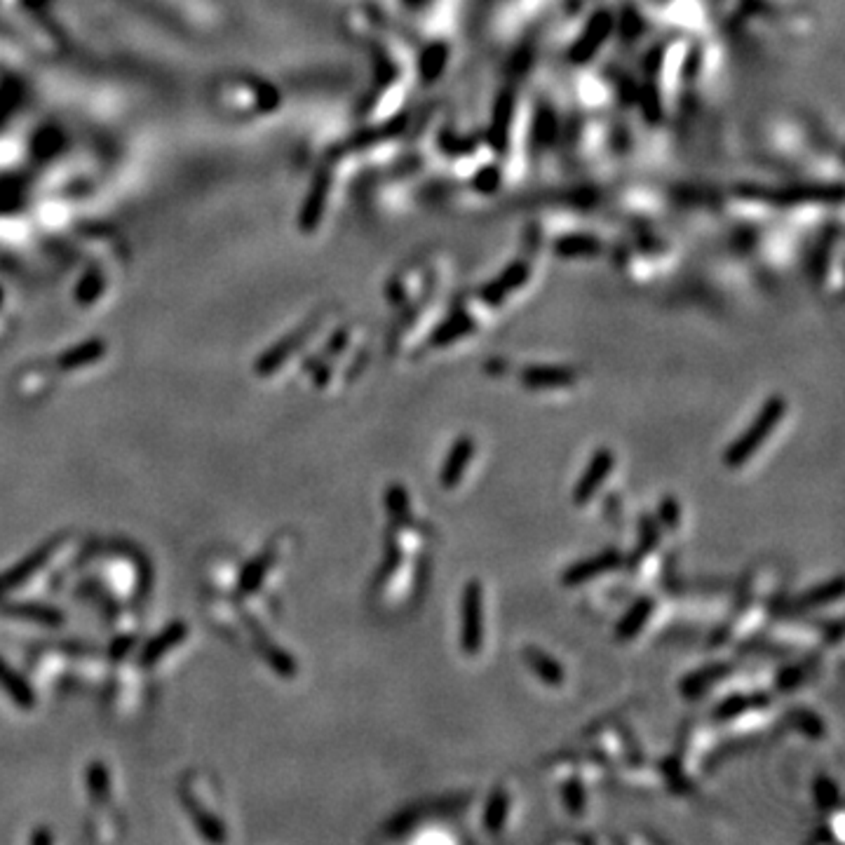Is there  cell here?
Here are the masks:
<instances>
[{"label":"cell","mask_w":845,"mask_h":845,"mask_svg":"<svg viewBox=\"0 0 845 845\" xmlns=\"http://www.w3.org/2000/svg\"><path fill=\"white\" fill-rule=\"evenodd\" d=\"M73 566L78 588L109 610L110 622H125L130 631L137 618V604H141L151 585L146 557L130 543L106 540L80 549Z\"/></svg>","instance_id":"obj_1"},{"label":"cell","mask_w":845,"mask_h":845,"mask_svg":"<svg viewBox=\"0 0 845 845\" xmlns=\"http://www.w3.org/2000/svg\"><path fill=\"white\" fill-rule=\"evenodd\" d=\"M80 549V536L61 533L19 561L15 569L0 573V606L12 613L45 606V597H50L57 585L68 576V569L76 564Z\"/></svg>","instance_id":"obj_2"},{"label":"cell","mask_w":845,"mask_h":845,"mask_svg":"<svg viewBox=\"0 0 845 845\" xmlns=\"http://www.w3.org/2000/svg\"><path fill=\"white\" fill-rule=\"evenodd\" d=\"M179 801L200 839L209 843H225L231 839L225 798L214 775L204 770H188L179 785Z\"/></svg>","instance_id":"obj_3"},{"label":"cell","mask_w":845,"mask_h":845,"mask_svg":"<svg viewBox=\"0 0 845 845\" xmlns=\"http://www.w3.org/2000/svg\"><path fill=\"white\" fill-rule=\"evenodd\" d=\"M31 674L45 683H92L106 674V655L80 643H45L31 653Z\"/></svg>","instance_id":"obj_4"},{"label":"cell","mask_w":845,"mask_h":845,"mask_svg":"<svg viewBox=\"0 0 845 845\" xmlns=\"http://www.w3.org/2000/svg\"><path fill=\"white\" fill-rule=\"evenodd\" d=\"M88 789V836L97 843H116L125 836V819L118 806L116 775L104 761H92L85 773Z\"/></svg>","instance_id":"obj_5"},{"label":"cell","mask_w":845,"mask_h":845,"mask_svg":"<svg viewBox=\"0 0 845 845\" xmlns=\"http://www.w3.org/2000/svg\"><path fill=\"white\" fill-rule=\"evenodd\" d=\"M191 625H186V622H172V625L160 630L143 646L134 648V660H137L143 679L153 681L165 674V672H170V667L179 660V655H183V651L191 646Z\"/></svg>","instance_id":"obj_6"},{"label":"cell","mask_w":845,"mask_h":845,"mask_svg":"<svg viewBox=\"0 0 845 845\" xmlns=\"http://www.w3.org/2000/svg\"><path fill=\"white\" fill-rule=\"evenodd\" d=\"M785 413H787L785 397H770V400L761 406V412L756 413L752 425H749V428H746L745 433H742L740 437H737V440L733 442L728 449H725V454H724L725 465H728L730 470H737V467L745 465L749 458L756 456L758 449L766 444V440H768L770 434L775 433V428L782 422Z\"/></svg>","instance_id":"obj_7"},{"label":"cell","mask_w":845,"mask_h":845,"mask_svg":"<svg viewBox=\"0 0 845 845\" xmlns=\"http://www.w3.org/2000/svg\"><path fill=\"white\" fill-rule=\"evenodd\" d=\"M461 646L467 655H477L484 643L482 606L484 589L479 580H467L461 599Z\"/></svg>","instance_id":"obj_8"},{"label":"cell","mask_w":845,"mask_h":845,"mask_svg":"<svg viewBox=\"0 0 845 845\" xmlns=\"http://www.w3.org/2000/svg\"><path fill=\"white\" fill-rule=\"evenodd\" d=\"M613 467H615L613 451L606 449V446L594 451V456H592V461H589L588 470L582 473V477L578 479V484H576V489H573V503H576L578 507L588 506L589 500L597 496V491L604 486L606 479L610 477Z\"/></svg>","instance_id":"obj_9"},{"label":"cell","mask_w":845,"mask_h":845,"mask_svg":"<svg viewBox=\"0 0 845 845\" xmlns=\"http://www.w3.org/2000/svg\"><path fill=\"white\" fill-rule=\"evenodd\" d=\"M621 549L609 548L604 549V552H597V555L588 557V559L576 561L573 566H569V569L561 573V585H566V588H578V585L592 580V578L604 576V573L613 571V569H621Z\"/></svg>","instance_id":"obj_10"},{"label":"cell","mask_w":845,"mask_h":845,"mask_svg":"<svg viewBox=\"0 0 845 845\" xmlns=\"http://www.w3.org/2000/svg\"><path fill=\"white\" fill-rule=\"evenodd\" d=\"M475 451H477V444L470 434H463L454 442V446L446 454L444 463H442V473H440V482L444 489H456L458 484H461L463 475H465V467L473 463Z\"/></svg>","instance_id":"obj_11"},{"label":"cell","mask_w":845,"mask_h":845,"mask_svg":"<svg viewBox=\"0 0 845 845\" xmlns=\"http://www.w3.org/2000/svg\"><path fill=\"white\" fill-rule=\"evenodd\" d=\"M0 693L5 695L7 703L15 704L17 709H24V712H31L38 704V695L34 693L31 683L3 658H0Z\"/></svg>","instance_id":"obj_12"},{"label":"cell","mask_w":845,"mask_h":845,"mask_svg":"<svg viewBox=\"0 0 845 845\" xmlns=\"http://www.w3.org/2000/svg\"><path fill=\"white\" fill-rule=\"evenodd\" d=\"M524 660H527V664L533 670V674L538 676L545 686H552V688L564 686V681H566L564 667H561V664L557 662V660L549 653H545V651H540V648H536V646H527L524 648Z\"/></svg>","instance_id":"obj_13"},{"label":"cell","mask_w":845,"mask_h":845,"mask_svg":"<svg viewBox=\"0 0 845 845\" xmlns=\"http://www.w3.org/2000/svg\"><path fill=\"white\" fill-rule=\"evenodd\" d=\"M653 610H655L653 597L637 599V601L631 604V609L625 613V618H622V621L618 622V627H615V637L621 639V642H630V639L637 637L639 631L646 627V622L651 621Z\"/></svg>","instance_id":"obj_14"},{"label":"cell","mask_w":845,"mask_h":845,"mask_svg":"<svg viewBox=\"0 0 845 845\" xmlns=\"http://www.w3.org/2000/svg\"><path fill=\"white\" fill-rule=\"evenodd\" d=\"M510 815V791H506L503 787L491 794L489 803H486V810H484V829L489 831V834L498 836L506 827V819Z\"/></svg>","instance_id":"obj_15"},{"label":"cell","mask_w":845,"mask_h":845,"mask_svg":"<svg viewBox=\"0 0 845 845\" xmlns=\"http://www.w3.org/2000/svg\"><path fill=\"white\" fill-rule=\"evenodd\" d=\"M840 597H843V582H840V578H834L831 582H824L819 588H812L806 594H801L798 606L801 609H819V606L836 604V601H840Z\"/></svg>","instance_id":"obj_16"},{"label":"cell","mask_w":845,"mask_h":845,"mask_svg":"<svg viewBox=\"0 0 845 845\" xmlns=\"http://www.w3.org/2000/svg\"><path fill=\"white\" fill-rule=\"evenodd\" d=\"M385 507L392 522H413L412 516V503H409V494L402 484H390L388 494H385Z\"/></svg>","instance_id":"obj_17"},{"label":"cell","mask_w":845,"mask_h":845,"mask_svg":"<svg viewBox=\"0 0 845 845\" xmlns=\"http://www.w3.org/2000/svg\"><path fill=\"white\" fill-rule=\"evenodd\" d=\"M524 383H528L531 388H545V385H566L569 379H566V373L561 371L536 369V371H528L527 376H524Z\"/></svg>","instance_id":"obj_18"},{"label":"cell","mask_w":845,"mask_h":845,"mask_svg":"<svg viewBox=\"0 0 845 845\" xmlns=\"http://www.w3.org/2000/svg\"><path fill=\"white\" fill-rule=\"evenodd\" d=\"M658 522L662 524L664 528H670V531H676V528H679V522H681L679 500L672 498V496L662 498V503H660V507H658Z\"/></svg>","instance_id":"obj_19"},{"label":"cell","mask_w":845,"mask_h":845,"mask_svg":"<svg viewBox=\"0 0 845 845\" xmlns=\"http://www.w3.org/2000/svg\"><path fill=\"white\" fill-rule=\"evenodd\" d=\"M564 801L569 803V810L573 815H582L585 812V787L578 779H569L564 785Z\"/></svg>","instance_id":"obj_20"},{"label":"cell","mask_w":845,"mask_h":845,"mask_svg":"<svg viewBox=\"0 0 845 845\" xmlns=\"http://www.w3.org/2000/svg\"><path fill=\"white\" fill-rule=\"evenodd\" d=\"M815 798H818L819 808L827 810V808H831L839 801V789H836V785L829 777H819L818 785H815Z\"/></svg>","instance_id":"obj_21"},{"label":"cell","mask_w":845,"mask_h":845,"mask_svg":"<svg viewBox=\"0 0 845 845\" xmlns=\"http://www.w3.org/2000/svg\"><path fill=\"white\" fill-rule=\"evenodd\" d=\"M798 730L808 737H822V721L812 712H798Z\"/></svg>","instance_id":"obj_22"}]
</instances>
